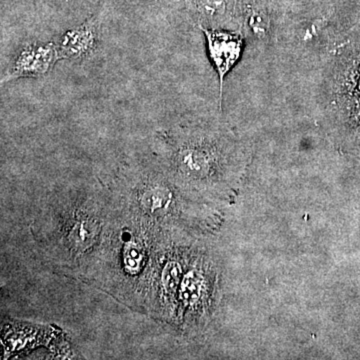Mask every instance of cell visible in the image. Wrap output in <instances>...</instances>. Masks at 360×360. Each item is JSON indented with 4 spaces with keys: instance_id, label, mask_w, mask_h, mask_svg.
I'll return each instance as SVG.
<instances>
[{
    "instance_id": "1",
    "label": "cell",
    "mask_w": 360,
    "mask_h": 360,
    "mask_svg": "<svg viewBox=\"0 0 360 360\" xmlns=\"http://www.w3.org/2000/svg\"><path fill=\"white\" fill-rule=\"evenodd\" d=\"M175 169L193 179H207L224 167V129L217 122H191L165 135Z\"/></svg>"
},
{
    "instance_id": "2",
    "label": "cell",
    "mask_w": 360,
    "mask_h": 360,
    "mask_svg": "<svg viewBox=\"0 0 360 360\" xmlns=\"http://www.w3.org/2000/svg\"><path fill=\"white\" fill-rule=\"evenodd\" d=\"M59 59L58 44L54 42L26 44L2 77L1 84L18 78L44 77Z\"/></svg>"
},
{
    "instance_id": "3",
    "label": "cell",
    "mask_w": 360,
    "mask_h": 360,
    "mask_svg": "<svg viewBox=\"0 0 360 360\" xmlns=\"http://www.w3.org/2000/svg\"><path fill=\"white\" fill-rule=\"evenodd\" d=\"M208 54L219 77V101L221 105L224 78L238 63L243 51V39L240 33L219 30H205Z\"/></svg>"
},
{
    "instance_id": "4",
    "label": "cell",
    "mask_w": 360,
    "mask_h": 360,
    "mask_svg": "<svg viewBox=\"0 0 360 360\" xmlns=\"http://www.w3.org/2000/svg\"><path fill=\"white\" fill-rule=\"evenodd\" d=\"M99 26L96 18H90L82 25L68 30L58 44L60 59L80 60L91 56L98 44Z\"/></svg>"
},
{
    "instance_id": "5",
    "label": "cell",
    "mask_w": 360,
    "mask_h": 360,
    "mask_svg": "<svg viewBox=\"0 0 360 360\" xmlns=\"http://www.w3.org/2000/svg\"><path fill=\"white\" fill-rule=\"evenodd\" d=\"M172 194L165 184L158 181L149 182L143 186L141 202L149 212L165 210L172 201Z\"/></svg>"
},
{
    "instance_id": "6",
    "label": "cell",
    "mask_w": 360,
    "mask_h": 360,
    "mask_svg": "<svg viewBox=\"0 0 360 360\" xmlns=\"http://www.w3.org/2000/svg\"><path fill=\"white\" fill-rule=\"evenodd\" d=\"M96 233L94 224L87 221L77 222L70 229V241L77 250H85L91 245Z\"/></svg>"
}]
</instances>
